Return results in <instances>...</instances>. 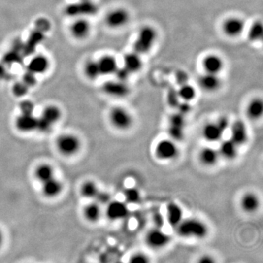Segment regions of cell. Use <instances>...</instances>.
Here are the masks:
<instances>
[{
  "label": "cell",
  "instance_id": "cell-1",
  "mask_svg": "<svg viewBox=\"0 0 263 263\" xmlns=\"http://www.w3.org/2000/svg\"><path fill=\"white\" fill-rule=\"evenodd\" d=\"M158 37L157 30L151 25H144L138 30L133 43V51L140 55L149 54Z\"/></svg>",
  "mask_w": 263,
  "mask_h": 263
},
{
  "label": "cell",
  "instance_id": "cell-2",
  "mask_svg": "<svg viewBox=\"0 0 263 263\" xmlns=\"http://www.w3.org/2000/svg\"><path fill=\"white\" fill-rule=\"evenodd\" d=\"M175 230L178 235L182 238L202 239L208 234L206 224L196 218L183 219Z\"/></svg>",
  "mask_w": 263,
  "mask_h": 263
},
{
  "label": "cell",
  "instance_id": "cell-3",
  "mask_svg": "<svg viewBox=\"0 0 263 263\" xmlns=\"http://www.w3.org/2000/svg\"><path fill=\"white\" fill-rule=\"evenodd\" d=\"M61 117L62 110L58 106L48 105L44 108L41 116L37 118V131L43 133L48 132Z\"/></svg>",
  "mask_w": 263,
  "mask_h": 263
},
{
  "label": "cell",
  "instance_id": "cell-4",
  "mask_svg": "<svg viewBox=\"0 0 263 263\" xmlns=\"http://www.w3.org/2000/svg\"><path fill=\"white\" fill-rule=\"evenodd\" d=\"M98 11V5L92 0H80L79 2L68 4L65 8L66 16L75 18L92 16Z\"/></svg>",
  "mask_w": 263,
  "mask_h": 263
},
{
  "label": "cell",
  "instance_id": "cell-5",
  "mask_svg": "<svg viewBox=\"0 0 263 263\" xmlns=\"http://www.w3.org/2000/svg\"><path fill=\"white\" fill-rule=\"evenodd\" d=\"M110 124L119 131H127L132 126L133 118L130 111L122 106L113 107L109 112Z\"/></svg>",
  "mask_w": 263,
  "mask_h": 263
},
{
  "label": "cell",
  "instance_id": "cell-6",
  "mask_svg": "<svg viewBox=\"0 0 263 263\" xmlns=\"http://www.w3.org/2000/svg\"><path fill=\"white\" fill-rule=\"evenodd\" d=\"M179 149L176 142L172 139H163L157 143L155 147V155L163 161H171L178 157Z\"/></svg>",
  "mask_w": 263,
  "mask_h": 263
},
{
  "label": "cell",
  "instance_id": "cell-7",
  "mask_svg": "<svg viewBox=\"0 0 263 263\" xmlns=\"http://www.w3.org/2000/svg\"><path fill=\"white\" fill-rule=\"evenodd\" d=\"M131 21V13L124 7H116L110 10L105 16V23L113 30H117L128 25Z\"/></svg>",
  "mask_w": 263,
  "mask_h": 263
},
{
  "label": "cell",
  "instance_id": "cell-8",
  "mask_svg": "<svg viewBox=\"0 0 263 263\" xmlns=\"http://www.w3.org/2000/svg\"><path fill=\"white\" fill-rule=\"evenodd\" d=\"M57 148L60 154L65 156H72L81 148V141L73 134H63L57 138Z\"/></svg>",
  "mask_w": 263,
  "mask_h": 263
},
{
  "label": "cell",
  "instance_id": "cell-9",
  "mask_svg": "<svg viewBox=\"0 0 263 263\" xmlns=\"http://www.w3.org/2000/svg\"><path fill=\"white\" fill-rule=\"evenodd\" d=\"M222 32L230 38L240 37L246 30V22L241 17L230 16L225 19L222 26Z\"/></svg>",
  "mask_w": 263,
  "mask_h": 263
},
{
  "label": "cell",
  "instance_id": "cell-10",
  "mask_svg": "<svg viewBox=\"0 0 263 263\" xmlns=\"http://www.w3.org/2000/svg\"><path fill=\"white\" fill-rule=\"evenodd\" d=\"M145 241L149 247L160 249L168 244L170 237L162 228H154L148 231Z\"/></svg>",
  "mask_w": 263,
  "mask_h": 263
},
{
  "label": "cell",
  "instance_id": "cell-11",
  "mask_svg": "<svg viewBox=\"0 0 263 263\" xmlns=\"http://www.w3.org/2000/svg\"><path fill=\"white\" fill-rule=\"evenodd\" d=\"M102 89L105 95L113 98H125L131 93V88L128 82H124L117 79L107 81L102 85Z\"/></svg>",
  "mask_w": 263,
  "mask_h": 263
},
{
  "label": "cell",
  "instance_id": "cell-12",
  "mask_svg": "<svg viewBox=\"0 0 263 263\" xmlns=\"http://www.w3.org/2000/svg\"><path fill=\"white\" fill-rule=\"evenodd\" d=\"M225 66V60L217 54H207L202 60L204 72L219 75L223 71Z\"/></svg>",
  "mask_w": 263,
  "mask_h": 263
},
{
  "label": "cell",
  "instance_id": "cell-13",
  "mask_svg": "<svg viewBox=\"0 0 263 263\" xmlns=\"http://www.w3.org/2000/svg\"><path fill=\"white\" fill-rule=\"evenodd\" d=\"M106 205V216L110 220H120L126 218L129 215V208L125 202L111 200Z\"/></svg>",
  "mask_w": 263,
  "mask_h": 263
},
{
  "label": "cell",
  "instance_id": "cell-14",
  "mask_svg": "<svg viewBox=\"0 0 263 263\" xmlns=\"http://www.w3.org/2000/svg\"><path fill=\"white\" fill-rule=\"evenodd\" d=\"M91 30L90 22L84 17L76 18L69 27L71 35L79 40H84L89 37Z\"/></svg>",
  "mask_w": 263,
  "mask_h": 263
},
{
  "label": "cell",
  "instance_id": "cell-15",
  "mask_svg": "<svg viewBox=\"0 0 263 263\" xmlns=\"http://www.w3.org/2000/svg\"><path fill=\"white\" fill-rule=\"evenodd\" d=\"M198 85L207 92H215L222 86V80L219 75L204 72L198 78Z\"/></svg>",
  "mask_w": 263,
  "mask_h": 263
},
{
  "label": "cell",
  "instance_id": "cell-16",
  "mask_svg": "<svg viewBox=\"0 0 263 263\" xmlns=\"http://www.w3.org/2000/svg\"><path fill=\"white\" fill-rule=\"evenodd\" d=\"M51 63L48 57L43 54L34 56L27 65V71L34 75H42L49 69Z\"/></svg>",
  "mask_w": 263,
  "mask_h": 263
},
{
  "label": "cell",
  "instance_id": "cell-17",
  "mask_svg": "<svg viewBox=\"0 0 263 263\" xmlns=\"http://www.w3.org/2000/svg\"><path fill=\"white\" fill-rule=\"evenodd\" d=\"M230 130V139L237 146H242L247 142L249 137L247 128L243 121L240 119L235 121Z\"/></svg>",
  "mask_w": 263,
  "mask_h": 263
},
{
  "label": "cell",
  "instance_id": "cell-18",
  "mask_svg": "<svg viewBox=\"0 0 263 263\" xmlns=\"http://www.w3.org/2000/svg\"><path fill=\"white\" fill-rule=\"evenodd\" d=\"M15 126L18 131L23 132L37 131V117L34 116V114L21 113L16 118Z\"/></svg>",
  "mask_w": 263,
  "mask_h": 263
},
{
  "label": "cell",
  "instance_id": "cell-19",
  "mask_svg": "<svg viewBox=\"0 0 263 263\" xmlns=\"http://www.w3.org/2000/svg\"><path fill=\"white\" fill-rule=\"evenodd\" d=\"M143 56L136 53L135 51L125 54L123 59V66L126 68L132 75L140 72L143 66Z\"/></svg>",
  "mask_w": 263,
  "mask_h": 263
},
{
  "label": "cell",
  "instance_id": "cell-20",
  "mask_svg": "<svg viewBox=\"0 0 263 263\" xmlns=\"http://www.w3.org/2000/svg\"><path fill=\"white\" fill-rule=\"evenodd\" d=\"M97 61H98V66L100 71L101 76L114 75L119 67L116 57L110 54L102 56Z\"/></svg>",
  "mask_w": 263,
  "mask_h": 263
},
{
  "label": "cell",
  "instance_id": "cell-21",
  "mask_svg": "<svg viewBox=\"0 0 263 263\" xmlns=\"http://www.w3.org/2000/svg\"><path fill=\"white\" fill-rule=\"evenodd\" d=\"M184 212L182 208L175 202H170L167 205L166 219L172 228H176L184 219Z\"/></svg>",
  "mask_w": 263,
  "mask_h": 263
},
{
  "label": "cell",
  "instance_id": "cell-22",
  "mask_svg": "<svg viewBox=\"0 0 263 263\" xmlns=\"http://www.w3.org/2000/svg\"><path fill=\"white\" fill-rule=\"evenodd\" d=\"M224 132L219 128L217 122H210L204 125L202 134L206 141L214 143L219 141L223 136Z\"/></svg>",
  "mask_w": 263,
  "mask_h": 263
},
{
  "label": "cell",
  "instance_id": "cell-23",
  "mask_svg": "<svg viewBox=\"0 0 263 263\" xmlns=\"http://www.w3.org/2000/svg\"><path fill=\"white\" fill-rule=\"evenodd\" d=\"M261 205L259 197L253 193H246L242 196L241 207L244 212L253 214L256 212Z\"/></svg>",
  "mask_w": 263,
  "mask_h": 263
},
{
  "label": "cell",
  "instance_id": "cell-24",
  "mask_svg": "<svg viewBox=\"0 0 263 263\" xmlns=\"http://www.w3.org/2000/svg\"><path fill=\"white\" fill-rule=\"evenodd\" d=\"M219 154L214 148L204 147L199 151V160L202 164L206 167H212L218 163Z\"/></svg>",
  "mask_w": 263,
  "mask_h": 263
},
{
  "label": "cell",
  "instance_id": "cell-25",
  "mask_svg": "<svg viewBox=\"0 0 263 263\" xmlns=\"http://www.w3.org/2000/svg\"><path fill=\"white\" fill-rule=\"evenodd\" d=\"M42 192L46 197L52 198L57 197L63 190V185L60 180L57 179L55 177L51 178L45 182L42 183Z\"/></svg>",
  "mask_w": 263,
  "mask_h": 263
},
{
  "label": "cell",
  "instance_id": "cell-26",
  "mask_svg": "<svg viewBox=\"0 0 263 263\" xmlns=\"http://www.w3.org/2000/svg\"><path fill=\"white\" fill-rule=\"evenodd\" d=\"M238 146L230 138L224 140L219 146V154L227 160H234L238 156Z\"/></svg>",
  "mask_w": 263,
  "mask_h": 263
},
{
  "label": "cell",
  "instance_id": "cell-27",
  "mask_svg": "<svg viewBox=\"0 0 263 263\" xmlns=\"http://www.w3.org/2000/svg\"><path fill=\"white\" fill-rule=\"evenodd\" d=\"M246 115L249 119L258 120L261 119L263 113V102L261 98L252 99L246 107Z\"/></svg>",
  "mask_w": 263,
  "mask_h": 263
},
{
  "label": "cell",
  "instance_id": "cell-28",
  "mask_svg": "<svg viewBox=\"0 0 263 263\" xmlns=\"http://www.w3.org/2000/svg\"><path fill=\"white\" fill-rule=\"evenodd\" d=\"M34 176L40 182L43 183L54 177V170L51 164L43 163L36 167Z\"/></svg>",
  "mask_w": 263,
  "mask_h": 263
},
{
  "label": "cell",
  "instance_id": "cell-29",
  "mask_svg": "<svg viewBox=\"0 0 263 263\" xmlns=\"http://www.w3.org/2000/svg\"><path fill=\"white\" fill-rule=\"evenodd\" d=\"M177 92L181 101L184 102H192L197 96V90L196 88L188 83L183 84Z\"/></svg>",
  "mask_w": 263,
  "mask_h": 263
},
{
  "label": "cell",
  "instance_id": "cell-30",
  "mask_svg": "<svg viewBox=\"0 0 263 263\" xmlns=\"http://www.w3.org/2000/svg\"><path fill=\"white\" fill-rule=\"evenodd\" d=\"M84 215L89 222H98L101 217L100 205L97 202L87 204L84 209Z\"/></svg>",
  "mask_w": 263,
  "mask_h": 263
},
{
  "label": "cell",
  "instance_id": "cell-31",
  "mask_svg": "<svg viewBox=\"0 0 263 263\" xmlns=\"http://www.w3.org/2000/svg\"><path fill=\"white\" fill-rule=\"evenodd\" d=\"M84 73L88 79L95 81L101 77L100 71L97 60H89L84 66Z\"/></svg>",
  "mask_w": 263,
  "mask_h": 263
},
{
  "label": "cell",
  "instance_id": "cell-32",
  "mask_svg": "<svg viewBox=\"0 0 263 263\" xmlns=\"http://www.w3.org/2000/svg\"><path fill=\"white\" fill-rule=\"evenodd\" d=\"M263 36V25L261 21L257 20L250 26L247 32V37L252 43L262 40Z\"/></svg>",
  "mask_w": 263,
  "mask_h": 263
},
{
  "label": "cell",
  "instance_id": "cell-33",
  "mask_svg": "<svg viewBox=\"0 0 263 263\" xmlns=\"http://www.w3.org/2000/svg\"><path fill=\"white\" fill-rule=\"evenodd\" d=\"M99 190L95 181H87L81 186V195L88 199H95Z\"/></svg>",
  "mask_w": 263,
  "mask_h": 263
},
{
  "label": "cell",
  "instance_id": "cell-34",
  "mask_svg": "<svg viewBox=\"0 0 263 263\" xmlns=\"http://www.w3.org/2000/svg\"><path fill=\"white\" fill-rule=\"evenodd\" d=\"M123 194L127 203L135 205L141 200L140 192L136 187H129V188L125 189Z\"/></svg>",
  "mask_w": 263,
  "mask_h": 263
},
{
  "label": "cell",
  "instance_id": "cell-35",
  "mask_svg": "<svg viewBox=\"0 0 263 263\" xmlns=\"http://www.w3.org/2000/svg\"><path fill=\"white\" fill-rule=\"evenodd\" d=\"M168 134L170 139L174 140V141H181L184 138V128L169 125Z\"/></svg>",
  "mask_w": 263,
  "mask_h": 263
},
{
  "label": "cell",
  "instance_id": "cell-36",
  "mask_svg": "<svg viewBox=\"0 0 263 263\" xmlns=\"http://www.w3.org/2000/svg\"><path fill=\"white\" fill-rule=\"evenodd\" d=\"M30 89V87H27L22 81H21L16 83L13 85L12 92H13V95L17 97V98H22V97L25 96L28 93Z\"/></svg>",
  "mask_w": 263,
  "mask_h": 263
},
{
  "label": "cell",
  "instance_id": "cell-37",
  "mask_svg": "<svg viewBox=\"0 0 263 263\" xmlns=\"http://www.w3.org/2000/svg\"><path fill=\"white\" fill-rule=\"evenodd\" d=\"M169 125L185 128V116L181 114V113H178H178L171 115L170 119H169Z\"/></svg>",
  "mask_w": 263,
  "mask_h": 263
},
{
  "label": "cell",
  "instance_id": "cell-38",
  "mask_svg": "<svg viewBox=\"0 0 263 263\" xmlns=\"http://www.w3.org/2000/svg\"><path fill=\"white\" fill-rule=\"evenodd\" d=\"M34 108H35V105L31 100H23L19 104L21 113H24V114H33Z\"/></svg>",
  "mask_w": 263,
  "mask_h": 263
},
{
  "label": "cell",
  "instance_id": "cell-39",
  "mask_svg": "<svg viewBox=\"0 0 263 263\" xmlns=\"http://www.w3.org/2000/svg\"><path fill=\"white\" fill-rule=\"evenodd\" d=\"M95 202L99 205H107L111 201V196L107 192L100 191L99 190L97 196L95 197Z\"/></svg>",
  "mask_w": 263,
  "mask_h": 263
},
{
  "label": "cell",
  "instance_id": "cell-40",
  "mask_svg": "<svg viewBox=\"0 0 263 263\" xmlns=\"http://www.w3.org/2000/svg\"><path fill=\"white\" fill-rule=\"evenodd\" d=\"M114 75H116V79L119 80V81L128 82V79L131 78L132 74L124 66H122V67H119V66Z\"/></svg>",
  "mask_w": 263,
  "mask_h": 263
},
{
  "label": "cell",
  "instance_id": "cell-41",
  "mask_svg": "<svg viewBox=\"0 0 263 263\" xmlns=\"http://www.w3.org/2000/svg\"><path fill=\"white\" fill-rule=\"evenodd\" d=\"M37 75H34V74L31 73V72H28L27 71L24 75H23V78L22 81L27 87L32 88L35 86V84H37V78H36Z\"/></svg>",
  "mask_w": 263,
  "mask_h": 263
},
{
  "label": "cell",
  "instance_id": "cell-42",
  "mask_svg": "<svg viewBox=\"0 0 263 263\" xmlns=\"http://www.w3.org/2000/svg\"><path fill=\"white\" fill-rule=\"evenodd\" d=\"M149 258L147 255L143 253H135L132 255L129 262L131 263H147L149 262Z\"/></svg>",
  "mask_w": 263,
  "mask_h": 263
},
{
  "label": "cell",
  "instance_id": "cell-43",
  "mask_svg": "<svg viewBox=\"0 0 263 263\" xmlns=\"http://www.w3.org/2000/svg\"><path fill=\"white\" fill-rule=\"evenodd\" d=\"M181 99H180L179 97H178V92H170V93L167 95V102H168L169 105L172 108H176L178 105H179Z\"/></svg>",
  "mask_w": 263,
  "mask_h": 263
},
{
  "label": "cell",
  "instance_id": "cell-44",
  "mask_svg": "<svg viewBox=\"0 0 263 263\" xmlns=\"http://www.w3.org/2000/svg\"><path fill=\"white\" fill-rule=\"evenodd\" d=\"M176 108L178 110V113H181L184 116L190 113L192 110L190 102H184V101H181Z\"/></svg>",
  "mask_w": 263,
  "mask_h": 263
},
{
  "label": "cell",
  "instance_id": "cell-45",
  "mask_svg": "<svg viewBox=\"0 0 263 263\" xmlns=\"http://www.w3.org/2000/svg\"><path fill=\"white\" fill-rule=\"evenodd\" d=\"M153 222L155 228H162L164 224V219L160 213H156L153 216Z\"/></svg>",
  "mask_w": 263,
  "mask_h": 263
},
{
  "label": "cell",
  "instance_id": "cell-46",
  "mask_svg": "<svg viewBox=\"0 0 263 263\" xmlns=\"http://www.w3.org/2000/svg\"><path fill=\"white\" fill-rule=\"evenodd\" d=\"M216 122H217L219 128L222 130L224 132L228 130V127H229V120L225 116H222V117L219 118L218 120Z\"/></svg>",
  "mask_w": 263,
  "mask_h": 263
},
{
  "label": "cell",
  "instance_id": "cell-47",
  "mask_svg": "<svg viewBox=\"0 0 263 263\" xmlns=\"http://www.w3.org/2000/svg\"><path fill=\"white\" fill-rule=\"evenodd\" d=\"M198 262L200 263H213L215 262V261H214L212 257L210 256V255H205L201 257L199 261H198Z\"/></svg>",
  "mask_w": 263,
  "mask_h": 263
},
{
  "label": "cell",
  "instance_id": "cell-48",
  "mask_svg": "<svg viewBox=\"0 0 263 263\" xmlns=\"http://www.w3.org/2000/svg\"><path fill=\"white\" fill-rule=\"evenodd\" d=\"M4 74H5V69L2 65L0 64V78L4 76Z\"/></svg>",
  "mask_w": 263,
  "mask_h": 263
},
{
  "label": "cell",
  "instance_id": "cell-49",
  "mask_svg": "<svg viewBox=\"0 0 263 263\" xmlns=\"http://www.w3.org/2000/svg\"><path fill=\"white\" fill-rule=\"evenodd\" d=\"M3 242V234L1 232V230H0V246L2 244Z\"/></svg>",
  "mask_w": 263,
  "mask_h": 263
}]
</instances>
